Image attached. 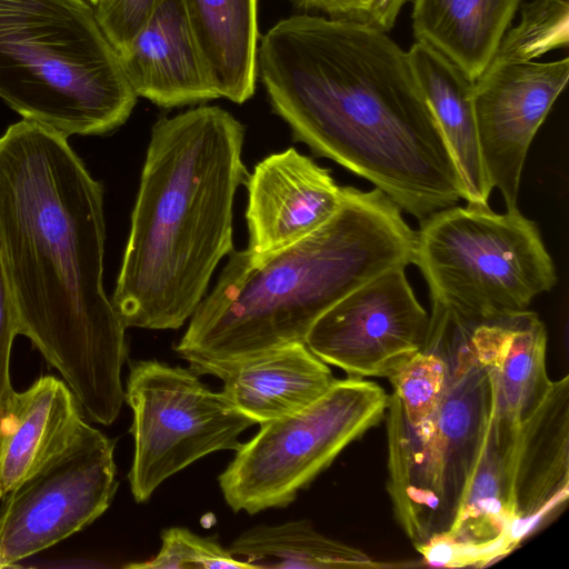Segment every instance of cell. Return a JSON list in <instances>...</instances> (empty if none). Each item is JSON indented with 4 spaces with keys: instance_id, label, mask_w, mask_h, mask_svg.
<instances>
[{
    "instance_id": "6da1fadb",
    "label": "cell",
    "mask_w": 569,
    "mask_h": 569,
    "mask_svg": "<svg viewBox=\"0 0 569 569\" xmlns=\"http://www.w3.org/2000/svg\"><path fill=\"white\" fill-rule=\"evenodd\" d=\"M103 188L64 136L22 119L0 137V257L19 335L109 426L124 402L126 327L103 288Z\"/></svg>"
},
{
    "instance_id": "7a4b0ae2",
    "label": "cell",
    "mask_w": 569,
    "mask_h": 569,
    "mask_svg": "<svg viewBox=\"0 0 569 569\" xmlns=\"http://www.w3.org/2000/svg\"><path fill=\"white\" fill-rule=\"evenodd\" d=\"M257 77L296 141L420 222L465 200L408 51L387 32L349 18H286L261 39Z\"/></svg>"
},
{
    "instance_id": "3957f363",
    "label": "cell",
    "mask_w": 569,
    "mask_h": 569,
    "mask_svg": "<svg viewBox=\"0 0 569 569\" xmlns=\"http://www.w3.org/2000/svg\"><path fill=\"white\" fill-rule=\"evenodd\" d=\"M244 127L216 106L152 127L112 305L124 327L178 329L233 251V202L248 170Z\"/></svg>"
},
{
    "instance_id": "277c9868",
    "label": "cell",
    "mask_w": 569,
    "mask_h": 569,
    "mask_svg": "<svg viewBox=\"0 0 569 569\" xmlns=\"http://www.w3.org/2000/svg\"><path fill=\"white\" fill-rule=\"evenodd\" d=\"M416 231L381 190L343 187L335 214L266 256L232 251L174 350L198 375L306 342L315 322L348 293L412 261Z\"/></svg>"
},
{
    "instance_id": "5b68a950",
    "label": "cell",
    "mask_w": 569,
    "mask_h": 569,
    "mask_svg": "<svg viewBox=\"0 0 569 569\" xmlns=\"http://www.w3.org/2000/svg\"><path fill=\"white\" fill-rule=\"evenodd\" d=\"M0 98L66 138L123 124L137 94L86 0H0Z\"/></svg>"
},
{
    "instance_id": "8992f818",
    "label": "cell",
    "mask_w": 569,
    "mask_h": 569,
    "mask_svg": "<svg viewBox=\"0 0 569 569\" xmlns=\"http://www.w3.org/2000/svg\"><path fill=\"white\" fill-rule=\"evenodd\" d=\"M472 326L432 309L425 345L443 358L446 386L425 421L410 425L396 396H389L387 487L395 516L416 549L449 530L488 429L491 390L469 343Z\"/></svg>"
},
{
    "instance_id": "52a82bcc",
    "label": "cell",
    "mask_w": 569,
    "mask_h": 569,
    "mask_svg": "<svg viewBox=\"0 0 569 569\" xmlns=\"http://www.w3.org/2000/svg\"><path fill=\"white\" fill-rule=\"evenodd\" d=\"M411 263L432 308L472 325L529 310L558 280L537 223L518 208L467 203L433 213L416 231Z\"/></svg>"
},
{
    "instance_id": "ba28073f",
    "label": "cell",
    "mask_w": 569,
    "mask_h": 569,
    "mask_svg": "<svg viewBox=\"0 0 569 569\" xmlns=\"http://www.w3.org/2000/svg\"><path fill=\"white\" fill-rule=\"evenodd\" d=\"M388 403L379 385L349 377L300 411L262 423L218 478L226 502L249 515L288 506L383 418Z\"/></svg>"
},
{
    "instance_id": "9c48e42d",
    "label": "cell",
    "mask_w": 569,
    "mask_h": 569,
    "mask_svg": "<svg viewBox=\"0 0 569 569\" xmlns=\"http://www.w3.org/2000/svg\"><path fill=\"white\" fill-rule=\"evenodd\" d=\"M124 401L133 413L128 479L137 502L148 501L164 480L198 459L237 451L240 435L254 423L190 367L158 360L131 362Z\"/></svg>"
},
{
    "instance_id": "30bf717a",
    "label": "cell",
    "mask_w": 569,
    "mask_h": 569,
    "mask_svg": "<svg viewBox=\"0 0 569 569\" xmlns=\"http://www.w3.org/2000/svg\"><path fill=\"white\" fill-rule=\"evenodd\" d=\"M114 440L86 423L79 437L1 499L0 569L82 530L118 488Z\"/></svg>"
},
{
    "instance_id": "8fae6325",
    "label": "cell",
    "mask_w": 569,
    "mask_h": 569,
    "mask_svg": "<svg viewBox=\"0 0 569 569\" xmlns=\"http://www.w3.org/2000/svg\"><path fill=\"white\" fill-rule=\"evenodd\" d=\"M429 327L430 316L416 298L405 268H395L327 310L305 343L349 377L388 378L423 348Z\"/></svg>"
},
{
    "instance_id": "7c38bea8",
    "label": "cell",
    "mask_w": 569,
    "mask_h": 569,
    "mask_svg": "<svg viewBox=\"0 0 569 569\" xmlns=\"http://www.w3.org/2000/svg\"><path fill=\"white\" fill-rule=\"evenodd\" d=\"M569 78V59L488 64L475 80L480 152L491 188L515 209L530 143Z\"/></svg>"
},
{
    "instance_id": "4fadbf2b",
    "label": "cell",
    "mask_w": 569,
    "mask_h": 569,
    "mask_svg": "<svg viewBox=\"0 0 569 569\" xmlns=\"http://www.w3.org/2000/svg\"><path fill=\"white\" fill-rule=\"evenodd\" d=\"M248 250L266 256L307 237L338 210L343 187L295 148L271 153L248 174Z\"/></svg>"
},
{
    "instance_id": "5bb4252c",
    "label": "cell",
    "mask_w": 569,
    "mask_h": 569,
    "mask_svg": "<svg viewBox=\"0 0 569 569\" xmlns=\"http://www.w3.org/2000/svg\"><path fill=\"white\" fill-rule=\"evenodd\" d=\"M513 540L551 520L569 496V377L553 381L536 411L518 428L509 459Z\"/></svg>"
},
{
    "instance_id": "9a60e30c",
    "label": "cell",
    "mask_w": 569,
    "mask_h": 569,
    "mask_svg": "<svg viewBox=\"0 0 569 569\" xmlns=\"http://www.w3.org/2000/svg\"><path fill=\"white\" fill-rule=\"evenodd\" d=\"M469 343L489 378V429L499 443H512L553 382L546 367V326L527 310L473 325Z\"/></svg>"
},
{
    "instance_id": "2e32d148",
    "label": "cell",
    "mask_w": 569,
    "mask_h": 569,
    "mask_svg": "<svg viewBox=\"0 0 569 569\" xmlns=\"http://www.w3.org/2000/svg\"><path fill=\"white\" fill-rule=\"evenodd\" d=\"M512 445H500L487 429L452 525L447 532L417 548L426 562L442 567H482L517 548L509 495Z\"/></svg>"
},
{
    "instance_id": "e0dca14e",
    "label": "cell",
    "mask_w": 569,
    "mask_h": 569,
    "mask_svg": "<svg viewBox=\"0 0 569 569\" xmlns=\"http://www.w3.org/2000/svg\"><path fill=\"white\" fill-rule=\"evenodd\" d=\"M83 417L68 385L54 376L12 392L0 410V501L79 437Z\"/></svg>"
},
{
    "instance_id": "ac0fdd59",
    "label": "cell",
    "mask_w": 569,
    "mask_h": 569,
    "mask_svg": "<svg viewBox=\"0 0 569 569\" xmlns=\"http://www.w3.org/2000/svg\"><path fill=\"white\" fill-rule=\"evenodd\" d=\"M119 57L137 97L161 108L219 98L202 66L180 0H161Z\"/></svg>"
},
{
    "instance_id": "d6986e66",
    "label": "cell",
    "mask_w": 569,
    "mask_h": 569,
    "mask_svg": "<svg viewBox=\"0 0 569 569\" xmlns=\"http://www.w3.org/2000/svg\"><path fill=\"white\" fill-rule=\"evenodd\" d=\"M216 377L229 400L260 425L308 407L336 381L327 363L301 342L242 359Z\"/></svg>"
},
{
    "instance_id": "ffe728a7",
    "label": "cell",
    "mask_w": 569,
    "mask_h": 569,
    "mask_svg": "<svg viewBox=\"0 0 569 569\" xmlns=\"http://www.w3.org/2000/svg\"><path fill=\"white\" fill-rule=\"evenodd\" d=\"M421 92L458 168L467 203L489 206L492 188L478 138L473 86L460 68L429 44L416 41L408 51Z\"/></svg>"
},
{
    "instance_id": "44dd1931",
    "label": "cell",
    "mask_w": 569,
    "mask_h": 569,
    "mask_svg": "<svg viewBox=\"0 0 569 569\" xmlns=\"http://www.w3.org/2000/svg\"><path fill=\"white\" fill-rule=\"evenodd\" d=\"M207 77L219 98L249 100L257 80V0H180Z\"/></svg>"
},
{
    "instance_id": "7402d4cb",
    "label": "cell",
    "mask_w": 569,
    "mask_h": 569,
    "mask_svg": "<svg viewBox=\"0 0 569 569\" xmlns=\"http://www.w3.org/2000/svg\"><path fill=\"white\" fill-rule=\"evenodd\" d=\"M521 0H412L416 41L476 80L492 59Z\"/></svg>"
},
{
    "instance_id": "603a6c76",
    "label": "cell",
    "mask_w": 569,
    "mask_h": 569,
    "mask_svg": "<svg viewBox=\"0 0 569 569\" xmlns=\"http://www.w3.org/2000/svg\"><path fill=\"white\" fill-rule=\"evenodd\" d=\"M253 568H381L366 552L317 531L308 520L258 525L243 531L229 548Z\"/></svg>"
},
{
    "instance_id": "cb8c5ba5",
    "label": "cell",
    "mask_w": 569,
    "mask_h": 569,
    "mask_svg": "<svg viewBox=\"0 0 569 569\" xmlns=\"http://www.w3.org/2000/svg\"><path fill=\"white\" fill-rule=\"evenodd\" d=\"M568 42V1L531 0L521 6L520 22L506 31L488 64L533 61Z\"/></svg>"
},
{
    "instance_id": "d4e9b609",
    "label": "cell",
    "mask_w": 569,
    "mask_h": 569,
    "mask_svg": "<svg viewBox=\"0 0 569 569\" xmlns=\"http://www.w3.org/2000/svg\"><path fill=\"white\" fill-rule=\"evenodd\" d=\"M407 421H425L438 407L446 386V362L433 348H423L389 377Z\"/></svg>"
},
{
    "instance_id": "484cf974",
    "label": "cell",
    "mask_w": 569,
    "mask_h": 569,
    "mask_svg": "<svg viewBox=\"0 0 569 569\" xmlns=\"http://www.w3.org/2000/svg\"><path fill=\"white\" fill-rule=\"evenodd\" d=\"M161 548L156 557L143 562L127 565L136 569L223 568L253 569L236 558L219 542L203 538L187 528L172 527L162 531Z\"/></svg>"
},
{
    "instance_id": "4316f807",
    "label": "cell",
    "mask_w": 569,
    "mask_h": 569,
    "mask_svg": "<svg viewBox=\"0 0 569 569\" xmlns=\"http://www.w3.org/2000/svg\"><path fill=\"white\" fill-rule=\"evenodd\" d=\"M161 0H94L99 27L118 54L151 17Z\"/></svg>"
},
{
    "instance_id": "83f0119b",
    "label": "cell",
    "mask_w": 569,
    "mask_h": 569,
    "mask_svg": "<svg viewBox=\"0 0 569 569\" xmlns=\"http://www.w3.org/2000/svg\"><path fill=\"white\" fill-rule=\"evenodd\" d=\"M17 335V310L0 257V410L14 391L10 379V357Z\"/></svg>"
},
{
    "instance_id": "f1b7e54d",
    "label": "cell",
    "mask_w": 569,
    "mask_h": 569,
    "mask_svg": "<svg viewBox=\"0 0 569 569\" xmlns=\"http://www.w3.org/2000/svg\"><path fill=\"white\" fill-rule=\"evenodd\" d=\"M408 0H366L355 20L383 32L390 31Z\"/></svg>"
},
{
    "instance_id": "f546056e",
    "label": "cell",
    "mask_w": 569,
    "mask_h": 569,
    "mask_svg": "<svg viewBox=\"0 0 569 569\" xmlns=\"http://www.w3.org/2000/svg\"><path fill=\"white\" fill-rule=\"evenodd\" d=\"M301 7L317 9L333 18H350V12L343 0H292Z\"/></svg>"
},
{
    "instance_id": "4dcf8cb0",
    "label": "cell",
    "mask_w": 569,
    "mask_h": 569,
    "mask_svg": "<svg viewBox=\"0 0 569 569\" xmlns=\"http://www.w3.org/2000/svg\"><path fill=\"white\" fill-rule=\"evenodd\" d=\"M343 2L347 4V7L349 9V12H350L349 19H355L357 17V14L359 13V11L362 9L366 0H343Z\"/></svg>"
},
{
    "instance_id": "1f68e13d",
    "label": "cell",
    "mask_w": 569,
    "mask_h": 569,
    "mask_svg": "<svg viewBox=\"0 0 569 569\" xmlns=\"http://www.w3.org/2000/svg\"><path fill=\"white\" fill-rule=\"evenodd\" d=\"M88 1L91 6L93 4L94 0H86Z\"/></svg>"
}]
</instances>
